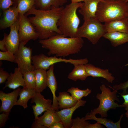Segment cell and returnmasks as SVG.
<instances>
[{"mask_svg":"<svg viewBox=\"0 0 128 128\" xmlns=\"http://www.w3.org/2000/svg\"><path fill=\"white\" fill-rule=\"evenodd\" d=\"M64 7H53L50 10H43L37 9L34 6L25 15L26 16L34 15L28 18L39 34V40L47 39L57 34H62L57 23Z\"/></svg>","mask_w":128,"mask_h":128,"instance_id":"cell-1","label":"cell"},{"mask_svg":"<svg viewBox=\"0 0 128 128\" xmlns=\"http://www.w3.org/2000/svg\"><path fill=\"white\" fill-rule=\"evenodd\" d=\"M42 48L48 50V55H55L57 57H64L78 53L82 47L84 41L82 38L67 37L57 34L49 38L39 40Z\"/></svg>","mask_w":128,"mask_h":128,"instance_id":"cell-2","label":"cell"},{"mask_svg":"<svg viewBox=\"0 0 128 128\" xmlns=\"http://www.w3.org/2000/svg\"><path fill=\"white\" fill-rule=\"evenodd\" d=\"M83 3L80 2L67 5L63 8L57 25L62 35L65 37H77V33L80 20L77 13Z\"/></svg>","mask_w":128,"mask_h":128,"instance_id":"cell-3","label":"cell"},{"mask_svg":"<svg viewBox=\"0 0 128 128\" xmlns=\"http://www.w3.org/2000/svg\"><path fill=\"white\" fill-rule=\"evenodd\" d=\"M96 18L101 22L128 18V3L119 0H102L99 3Z\"/></svg>","mask_w":128,"mask_h":128,"instance_id":"cell-4","label":"cell"},{"mask_svg":"<svg viewBox=\"0 0 128 128\" xmlns=\"http://www.w3.org/2000/svg\"><path fill=\"white\" fill-rule=\"evenodd\" d=\"M101 91V93H98L96 98L99 100L100 103L98 107L91 110L89 114L96 115L100 114L101 117H106L108 116L107 112L110 109H115L118 107H124L123 104L119 105L115 102V101H119L117 95V91L114 90L112 91L104 84L100 87Z\"/></svg>","mask_w":128,"mask_h":128,"instance_id":"cell-5","label":"cell"},{"mask_svg":"<svg viewBox=\"0 0 128 128\" xmlns=\"http://www.w3.org/2000/svg\"><path fill=\"white\" fill-rule=\"evenodd\" d=\"M106 32L104 24L96 18H93L84 21L83 25L78 29L77 36L86 38L94 44Z\"/></svg>","mask_w":128,"mask_h":128,"instance_id":"cell-6","label":"cell"},{"mask_svg":"<svg viewBox=\"0 0 128 128\" xmlns=\"http://www.w3.org/2000/svg\"><path fill=\"white\" fill-rule=\"evenodd\" d=\"M32 49L20 43L18 49L14 54L15 62L23 74L29 71L34 70L32 60Z\"/></svg>","mask_w":128,"mask_h":128,"instance_id":"cell-7","label":"cell"},{"mask_svg":"<svg viewBox=\"0 0 128 128\" xmlns=\"http://www.w3.org/2000/svg\"><path fill=\"white\" fill-rule=\"evenodd\" d=\"M19 21L18 34L20 43H22L25 45L29 40H35L38 38L39 34L27 16L19 13Z\"/></svg>","mask_w":128,"mask_h":128,"instance_id":"cell-8","label":"cell"},{"mask_svg":"<svg viewBox=\"0 0 128 128\" xmlns=\"http://www.w3.org/2000/svg\"><path fill=\"white\" fill-rule=\"evenodd\" d=\"M19 26V18L10 27L9 34H4L5 36L6 45L7 50L14 54L18 50L20 44L18 34Z\"/></svg>","mask_w":128,"mask_h":128,"instance_id":"cell-9","label":"cell"},{"mask_svg":"<svg viewBox=\"0 0 128 128\" xmlns=\"http://www.w3.org/2000/svg\"><path fill=\"white\" fill-rule=\"evenodd\" d=\"M41 93L36 92L31 98V103L35 104V105L32 106L35 118L43 112L52 109V100L46 99Z\"/></svg>","mask_w":128,"mask_h":128,"instance_id":"cell-10","label":"cell"},{"mask_svg":"<svg viewBox=\"0 0 128 128\" xmlns=\"http://www.w3.org/2000/svg\"><path fill=\"white\" fill-rule=\"evenodd\" d=\"M21 88L19 87L12 92L6 93L2 91H0V99L1 105L0 108V113L9 112L17 102Z\"/></svg>","mask_w":128,"mask_h":128,"instance_id":"cell-11","label":"cell"},{"mask_svg":"<svg viewBox=\"0 0 128 128\" xmlns=\"http://www.w3.org/2000/svg\"><path fill=\"white\" fill-rule=\"evenodd\" d=\"M86 102V101L81 100L78 101L76 105L73 107L56 111L60 121L63 123L64 128H71L72 126V116L73 113L80 107L84 106Z\"/></svg>","mask_w":128,"mask_h":128,"instance_id":"cell-12","label":"cell"},{"mask_svg":"<svg viewBox=\"0 0 128 128\" xmlns=\"http://www.w3.org/2000/svg\"><path fill=\"white\" fill-rule=\"evenodd\" d=\"M102 0H84L83 4L80 8L78 12L83 16L84 21L96 18V13L98 4Z\"/></svg>","mask_w":128,"mask_h":128,"instance_id":"cell-13","label":"cell"},{"mask_svg":"<svg viewBox=\"0 0 128 128\" xmlns=\"http://www.w3.org/2000/svg\"><path fill=\"white\" fill-rule=\"evenodd\" d=\"M3 11L2 16L0 21V30L10 27L19 18V13L16 6H11Z\"/></svg>","mask_w":128,"mask_h":128,"instance_id":"cell-14","label":"cell"},{"mask_svg":"<svg viewBox=\"0 0 128 128\" xmlns=\"http://www.w3.org/2000/svg\"><path fill=\"white\" fill-rule=\"evenodd\" d=\"M85 65L86 72L89 76L103 78L111 83L114 80V77L109 72L108 69H102L90 64L87 63Z\"/></svg>","mask_w":128,"mask_h":128,"instance_id":"cell-15","label":"cell"},{"mask_svg":"<svg viewBox=\"0 0 128 128\" xmlns=\"http://www.w3.org/2000/svg\"><path fill=\"white\" fill-rule=\"evenodd\" d=\"M54 64L51 65L46 71L47 77V85L51 90L53 96L52 109L56 111L59 110L57 97L55 92L57 88V83L54 73Z\"/></svg>","mask_w":128,"mask_h":128,"instance_id":"cell-16","label":"cell"},{"mask_svg":"<svg viewBox=\"0 0 128 128\" xmlns=\"http://www.w3.org/2000/svg\"><path fill=\"white\" fill-rule=\"evenodd\" d=\"M14 72L10 73L6 82L3 89L8 87L9 88L15 89L20 86L25 87L23 77V74L18 67L14 69Z\"/></svg>","mask_w":128,"mask_h":128,"instance_id":"cell-17","label":"cell"},{"mask_svg":"<svg viewBox=\"0 0 128 128\" xmlns=\"http://www.w3.org/2000/svg\"><path fill=\"white\" fill-rule=\"evenodd\" d=\"M107 32L128 33V18L117 19L105 23Z\"/></svg>","mask_w":128,"mask_h":128,"instance_id":"cell-18","label":"cell"},{"mask_svg":"<svg viewBox=\"0 0 128 128\" xmlns=\"http://www.w3.org/2000/svg\"><path fill=\"white\" fill-rule=\"evenodd\" d=\"M56 111L53 109L46 111L42 116L35 118V121L49 128L55 122L60 121Z\"/></svg>","mask_w":128,"mask_h":128,"instance_id":"cell-19","label":"cell"},{"mask_svg":"<svg viewBox=\"0 0 128 128\" xmlns=\"http://www.w3.org/2000/svg\"><path fill=\"white\" fill-rule=\"evenodd\" d=\"M103 37L109 40L114 47L128 42V33L116 32H107Z\"/></svg>","mask_w":128,"mask_h":128,"instance_id":"cell-20","label":"cell"},{"mask_svg":"<svg viewBox=\"0 0 128 128\" xmlns=\"http://www.w3.org/2000/svg\"><path fill=\"white\" fill-rule=\"evenodd\" d=\"M34 7L41 10H50L53 7L58 8L62 6L67 2V0H34Z\"/></svg>","mask_w":128,"mask_h":128,"instance_id":"cell-21","label":"cell"},{"mask_svg":"<svg viewBox=\"0 0 128 128\" xmlns=\"http://www.w3.org/2000/svg\"><path fill=\"white\" fill-rule=\"evenodd\" d=\"M57 98L58 108L60 109L73 107L76 105L78 101L74 99L67 92H59Z\"/></svg>","mask_w":128,"mask_h":128,"instance_id":"cell-22","label":"cell"},{"mask_svg":"<svg viewBox=\"0 0 128 128\" xmlns=\"http://www.w3.org/2000/svg\"><path fill=\"white\" fill-rule=\"evenodd\" d=\"M36 78V92H41L46 87L47 85V77L46 70L42 69L35 70Z\"/></svg>","mask_w":128,"mask_h":128,"instance_id":"cell-23","label":"cell"},{"mask_svg":"<svg viewBox=\"0 0 128 128\" xmlns=\"http://www.w3.org/2000/svg\"><path fill=\"white\" fill-rule=\"evenodd\" d=\"M74 66L73 69L68 75L69 79L76 82L78 80H84L89 76L86 72L85 64H78Z\"/></svg>","mask_w":128,"mask_h":128,"instance_id":"cell-24","label":"cell"},{"mask_svg":"<svg viewBox=\"0 0 128 128\" xmlns=\"http://www.w3.org/2000/svg\"><path fill=\"white\" fill-rule=\"evenodd\" d=\"M35 89L28 88L26 87H23L19 91V97L15 105H20L24 109L28 107L27 103L29 100L32 98L36 93Z\"/></svg>","mask_w":128,"mask_h":128,"instance_id":"cell-25","label":"cell"},{"mask_svg":"<svg viewBox=\"0 0 128 128\" xmlns=\"http://www.w3.org/2000/svg\"><path fill=\"white\" fill-rule=\"evenodd\" d=\"M123 114H122L119 120L116 123H114L112 121L108 119L105 117L97 118L96 117V115L87 114L84 117L85 120H94L105 126L108 128H120V123Z\"/></svg>","mask_w":128,"mask_h":128,"instance_id":"cell-26","label":"cell"},{"mask_svg":"<svg viewBox=\"0 0 128 128\" xmlns=\"http://www.w3.org/2000/svg\"><path fill=\"white\" fill-rule=\"evenodd\" d=\"M91 90L88 88L85 90L80 89L77 87H73L69 89L67 91L69 93L71 96L77 101L81 100L82 97H86L91 92Z\"/></svg>","mask_w":128,"mask_h":128,"instance_id":"cell-27","label":"cell"},{"mask_svg":"<svg viewBox=\"0 0 128 128\" xmlns=\"http://www.w3.org/2000/svg\"><path fill=\"white\" fill-rule=\"evenodd\" d=\"M25 86L30 89H35L36 87V78L34 71H29L23 74Z\"/></svg>","mask_w":128,"mask_h":128,"instance_id":"cell-28","label":"cell"},{"mask_svg":"<svg viewBox=\"0 0 128 128\" xmlns=\"http://www.w3.org/2000/svg\"><path fill=\"white\" fill-rule=\"evenodd\" d=\"M35 4L34 0H21L17 9L19 14H24L34 6Z\"/></svg>","mask_w":128,"mask_h":128,"instance_id":"cell-29","label":"cell"},{"mask_svg":"<svg viewBox=\"0 0 128 128\" xmlns=\"http://www.w3.org/2000/svg\"><path fill=\"white\" fill-rule=\"evenodd\" d=\"M89 123L88 122L85 120L84 117L81 119L79 117H77L72 119L71 128H86Z\"/></svg>","mask_w":128,"mask_h":128,"instance_id":"cell-30","label":"cell"},{"mask_svg":"<svg viewBox=\"0 0 128 128\" xmlns=\"http://www.w3.org/2000/svg\"><path fill=\"white\" fill-rule=\"evenodd\" d=\"M0 60H6L12 62H15V58L14 54L8 51H0Z\"/></svg>","mask_w":128,"mask_h":128,"instance_id":"cell-31","label":"cell"},{"mask_svg":"<svg viewBox=\"0 0 128 128\" xmlns=\"http://www.w3.org/2000/svg\"><path fill=\"white\" fill-rule=\"evenodd\" d=\"M113 88L117 91L122 90L123 91V95L127 93V90L128 88V80L119 85H116L113 87Z\"/></svg>","mask_w":128,"mask_h":128,"instance_id":"cell-32","label":"cell"},{"mask_svg":"<svg viewBox=\"0 0 128 128\" xmlns=\"http://www.w3.org/2000/svg\"><path fill=\"white\" fill-rule=\"evenodd\" d=\"M13 4L12 0H0V8L3 11L13 6Z\"/></svg>","mask_w":128,"mask_h":128,"instance_id":"cell-33","label":"cell"},{"mask_svg":"<svg viewBox=\"0 0 128 128\" xmlns=\"http://www.w3.org/2000/svg\"><path fill=\"white\" fill-rule=\"evenodd\" d=\"M9 112H3L0 114V128L3 127L9 119Z\"/></svg>","mask_w":128,"mask_h":128,"instance_id":"cell-34","label":"cell"},{"mask_svg":"<svg viewBox=\"0 0 128 128\" xmlns=\"http://www.w3.org/2000/svg\"><path fill=\"white\" fill-rule=\"evenodd\" d=\"M9 74L7 72L4 71L3 68H0V84L4 83L9 75Z\"/></svg>","mask_w":128,"mask_h":128,"instance_id":"cell-35","label":"cell"},{"mask_svg":"<svg viewBox=\"0 0 128 128\" xmlns=\"http://www.w3.org/2000/svg\"><path fill=\"white\" fill-rule=\"evenodd\" d=\"M0 49L1 51L3 52L8 51L6 45L5 36V35L3 39L0 41Z\"/></svg>","mask_w":128,"mask_h":128,"instance_id":"cell-36","label":"cell"},{"mask_svg":"<svg viewBox=\"0 0 128 128\" xmlns=\"http://www.w3.org/2000/svg\"><path fill=\"white\" fill-rule=\"evenodd\" d=\"M104 128V127L103 125L98 122L93 124L89 123L86 127V128Z\"/></svg>","mask_w":128,"mask_h":128,"instance_id":"cell-37","label":"cell"},{"mask_svg":"<svg viewBox=\"0 0 128 128\" xmlns=\"http://www.w3.org/2000/svg\"><path fill=\"white\" fill-rule=\"evenodd\" d=\"M49 128H64V127L61 122L58 121L54 123Z\"/></svg>","mask_w":128,"mask_h":128,"instance_id":"cell-38","label":"cell"},{"mask_svg":"<svg viewBox=\"0 0 128 128\" xmlns=\"http://www.w3.org/2000/svg\"><path fill=\"white\" fill-rule=\"evenodd\" d=\"M121 95L124 101L122 104L123 105L125 110H127L128 109V94Z\"/></svg>","mask_w":128,"mask_h":128,"instance_id":"cell-39","label":"cell"},{"mask_svg":"<svg viewBox=\"0 0 128 128\" xmlns=\"http://www.w3.org/2000/svg\"><path fill=\"white\" fill-rule=\"evenodd\" d=\"M31 128H47L45 126L39 124L35 121L33 123Z\"/></svg>","mask_w":128,"mask_h":128,"instance_id":"cell-40","label":"cell"},{"mask_svg":"<svg viewBox=\"0 0 128 128\" xmlns=\"http://www.w3.org/2000/svg\"><path fill=\"white\" fill-rule=\"evenodd\" d=\"M13 2V6L17 7L19 1L21 0H12Z\"/></svg>","mask_w":128,"mask_h":128,"instance_id":"cell-41","label":"cell"},{"mask_svg":"<svg viewBox=\"0 0 128 128\" xmlns=\"http://www.w3.org/2000/svg\"><path fill=\"white\" fill-rule=\"evenodd\" d=\"M71 1V3H78L82 1H84V0H70Z\"/></svg>","mask_w":128,"mask_h":128,"instance_id":"cell-42","label":"cell"},{"mask_svg":"<svg viewBox=\"0 0 128 128\" xmlns=\"http://www.w3.org/2000/svg\"><path fill=\"white\" fill-rule=\"evenodd\" d=\"M126 110L127 111L125 114L126 115V117L128 118V109Z\"/></svg>","mask_w":128,"mask_h":128,"instance_id":"cell-43","label":"cell"},{"mask_svg":"<svg viewBox=\"0 0 128 128\" xmlns=\"http://www.w3.org/2000/svg\"><path fill=\"white\" fill-rule=\"evenodd\" d=\"M123 0V1H126V0Z\"/></svg>","mask_w":128,"mask_h":128,"instance_id":"cell-44","label":"cell"},{"mask_svg":"<svg viewBox=\"0 0 128 128\" xmlns=\"http://www.w3.org/2000/svg\"><path fill=\"white\" fill-rule=\"evenodd\" d=\"M126 0V1H127V2H128V0Z\"/></svg>","mask_w":128,"mask_h":128,"instance_id":"cell-45","label":"cell"}]
</instances>
